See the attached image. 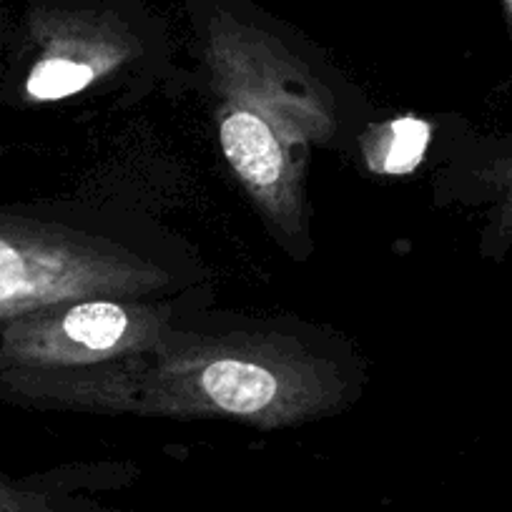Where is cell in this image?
Masks as SVG:
<instances>
[{"label": "cell", "instance_id": "cell-1", "mask_svg": "<svg viewBox=\"0 0 512 512\" xmlns=\"http://www.w3.org/2000/svg\"><path fill=\"white\" fill-rule=\"evenodd\" d=\"M86 367H6L0 395L31 405L166 417H234L274 427L327 407L317 364L277 344L186 342Z\"/></svg>", "mask_w": 512, "mask_h": 512}, {"label": "cell", "instance_id": "cell-2", "mask_svg": "<svg viewBox=\"0 0 512 512\" xmlns=\"http://www.w3.org/2000/svg\"><path fill=\"white\" fill-rule=\"evenodd\" d=\"M161 282L159 269L116 246L0 216V329L73 299H136Z\"/></svg>", "mask_w": 512, "mask_h": 512}, {"label": "cell", "instance_id": "cell-3", "mask_svg": "<svg viewBox=\"0 0 512 512\" xmlns=\"http://www.w3.org/2000/svg\"><path fill=\"white\" fill-rule=\"evenodd\" d=\"M169 337L166 309L136 299H73L0 329V364L86 367L149 352Z\"/></svg>", "mask_w": 512, "mask_h": 512}, {"label": "cell", "instance_id": "cell-4", "mask_svg": "<svg viewBox=\"0 0 512 512\" xmlns=\"http://www.w3.org/2000/svg\"><path fill=\"white\" fill-rule=\"evenodd\" d=\"M31 33L41 53L28 71L26 93L36 101L81 93L131 51L116 0H38Z\"/></svg>", "mask_w": 512, "mask_h": 512}, {"label": "cell", "instance_id": "cell-5", "mask_svg": "<svg viewBox=\"0 0 512 512\" xmlns=\"http://www.w3.org/2000/svg\"><path fill=\"white\" fill-rule=\"evenodd\" d=\"M0 512H101L43 477L0 475Z\"/></svg>", "mask_w": 512, "mask_h": 512}, {"label": "cell", "instance_id": "cell-6", "mask_svg": "<svg viewBox=\"0 0 512 512\" xmlns=\"http://www.w3.org/2000/svg\"><path fill=\"white\" fill-rule=\"evenodd\" d=\"M430 141V126L415 118H402L392 123L390 136L384 141L382 164L377 166L384 174H407L420 164L425 146Z\"/></svg>", "mask_w": 512, "mask_h": 512}, {"label": "cell", "instance_id": "cell-7", "mask_svg": "<svg viewBox=\"0 0 512 512\" xmlns=\"http://www.w3.org/2000/svg\"><path fill=\"white\" fill-rule=\"evenodd\" d=\"M507 6H510V13H512V0H507Z\"/></svg>", "mask_w": 512, "mask_h": 512}]
</instances>
